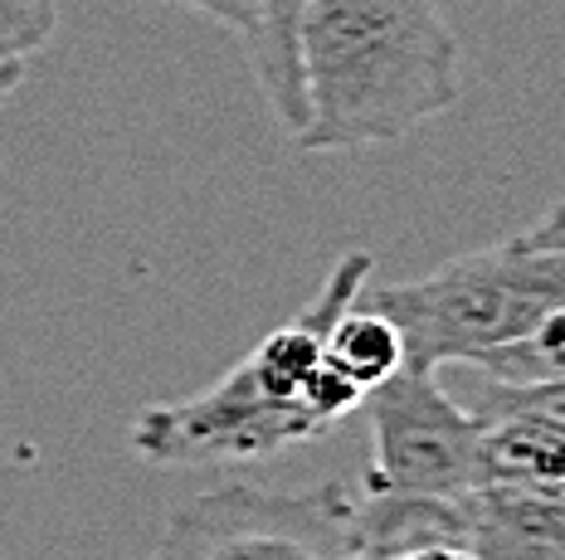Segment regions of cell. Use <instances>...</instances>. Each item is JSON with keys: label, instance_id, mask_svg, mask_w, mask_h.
<instances>
[{"label": "cell", "instance_id": "1", "mask_svg": "<svg viewBox=\"0 0 565 560\" xmlns=\"http://www.w3.org/2000/svg\"><path fill=\"white\" fill-rule=\"evenodd\" d=\"M302 151H366L415 137L458 103V34L439 0H317L298 34Z\"/></svg>", "mask_w": 565, "mask_h": 560}, {"label": "cell", "instance_id": "2", "mask_svg": "<svg viewBox=\"0 0 565 560\" xmlns=\"http://www.w3.org/2000/svg\"><path fill=\"white\" fill-rule=\"evenodd\" d=\"M371 254H347L327 273L322 293L292 322L274 326L230 376L185 400L147 405L132 424V453L157 469H210V463H258L292 443L322 439L327 429L308 410V380L322 366L327 332L351 302L366 298Z\"/></svg>", "mask_w": 565, "mask_h": 560}, {"label": "cell", "instance_id": "3", "mask_svg": "<svg viewBox=\"0 0 565 560\" xmlns=\"http://www.w3.org/2000/svg\"><path fill=\"white\" fill-rule=\"evenodd\" d=\"M366 302L395 322L405 366H478L565 308V249H541L526 235H512L449 259L429 278L381 288Z\"/></svg>", "mask_w": 565, "mask_h": 560}, {"label": "cell", "instance_id": "4", "mask_svg": "<svg viewBox=\"0 0 565 560\" xmlns=\"http://www.w3.org/2000/svg\"><path fill=\"white\" fill-rule=\"evenodd\" d=\"M351 493L337 483L274 493L230 483L167 517L151 560H351Z\"/></svg>", "mask_w": 565, "mask_h": 560}, {"label": "cell", "instance_id": "5", "mask_svg": "<svg viewBox=\"0 0 565 560\" xmlns=\"http://www.w3.org/2000/svg\"><path fill=\"white\" fill-rule=\"evenodd\" d=\"M371 419V463L361 493H434L463 497L478 487L482 424L439 370L405 366L361 400Z\"/></svg>", "mask_w": 565, "mask_h": 560}, {"label": "cell", "instance_id": "6", "mask_svg": "<svg viewBox=\"0 0 565 560\" xmlns=\"http://www.w3.org/2000/svg\"><path fill=\"white\" fill-rule=\"evenodd\" d=\"M478 487L565 502V419L526 405H478Z\"/></svg>", "mask_w": 565, "mask_h": 560}, {"label": "cell", "instance_id": "7", "mask_svg": "<svg viewBox=\"0 0 565 560\" xmlns=\"http://www.w3.org/2000/svg\"><path fill=\"white\" fill-rule=\"evenodd\" d=\"M351 560H399L434 546L468 551L463 497L434 493H351Z\"/></svg>", "mask_w": 565, "mask_h": 560}, {"label": "cell", "instance_id": "8", "mask_svg": "<svg viewBox=\"0 0 565 560\" xmlns=\"http://www.w3.org/2000/svg\"><path fill=\"white\" fill-rule=\"evenodd\" d=\"M463 507L473 560H565V502L473 487Z\"/></svg>", "mask_w": 565, "mask_h": 560}, {"label": "cell", "instance_id": "9", "mask_svg": "<svg viewBox=\"0 0 565 560\" xmlns=\"http://www.w3.org/2000/svg\"><path fill=\"white\" fill-rule=\"evenodd\" d=\"M312 6L317 0H249V25H244L254 78L288 137H298L302 118H308V108H302L298 34H302V20L312 15Z\"/></svg>", "mask_w": 565, "mask_h": 560}, {"label": "cell", "instance_id": "10", "mask_svg": "<svg viewBox=\"0 0 565 560\" xmlns=\"http://www.w3.org/2000/svg\"><path fill=\"white\" fill-rule=\"evenodd\" d=\"M327 360H332L337 376H347L361 395H371L405 370V342H399L395 322L361 298L327 332Z\"/></svg>", "mask_w": 565, "mask_h": 560}, {"label": "cell", "instance_id": "11", "mask_svg": "<svg viewBox=\"0 0 565 560\" xmlns=\"http://www.w3.org/2000/svg\"><path fill=\"white\" fill-rule=\"evenodd\" d=\"M463 370H478L482 380L508 385V390L565 385V308L551 312L532 336H522L508 352H492V356H482L478 366H463Z\"/></svg>", "mask_w": 565, "mask_h": 560}, {"label": "cell", "instance_id": "12", "mask_svg": "<svg viewBox=\"0 0 565 560\" xmlns=\"http://www.w3.org/2000/svg\"><path fill=\"white\" fill-rule=\"evenodd\" d=\"M58 0H0V64H25L54 40Z\"/></svg>", "mask_w": 565, "mask_h": 560}, {"label": "cell", "instance_id": "13", "mask_svg": "<svg viewBox=\"0 0 565 560\" xmlns=\"http://www.w3.org/2000/svg\"><path fill=\"white\" fill-rule=\"evenodd\" d=\"M463 370V366H458ZM468 410L478 405H526V410H546V414H561L565 419V385H532V390H508V385H492L482 380L478 370H468Z\"/></svg>", "mask_w": 565, "mask_h": 560}, {"label": "cell", "instance_id": "14", "mask_svg": "<svg viewBox=\"0 0 565 560\" xmlns=\"http://www.w3.org/2000/svg\"><path fill=\"white\" fill-rule=\"evenodd\" d=\"M171 6L200 10V15H210L215 25L239 30V34H244V25H249V0H171Z\"/></svg>", "mask_w": 565, "mask_h": 560}, {"label": "cell", "instance_id": "15", "mask_svg": "<svg viewBox=\"0 0 565 560\" xmlns=\"http://www.w3.org/2000/svg\"><path fill=\"white\" fill-rule=\"evenodd\" d=\"M522 235L532 239V244H541V249H565V205L546 209V215H541L536 225H526Z\"/></svg>", "mask_w": 565, "mask_h": 560}, {"label": "cell", "instance_id": "16", "mask_svg": "<svg viewBox=\"0 0 565 560\" xmlns=\"http://www.w3.org/2000/svg\"><path fill=\"white\" fill-rule=\"evenodd\" d=\"M25 68H30V64H0V108L10 103V93L25 84Z\"/></svg>", "mask_w": 565, "mask_h": 560}, {"label": "cell", "instance_id": "17", "mask_svg": "<svg viewBox=\"0 0 565 560\" xmlns=\"http://www.w3.org/2000/svg\"><path fill=\"white\" fill-rule=\"evenodd\" d=\"M399 560H473V556L454 551V546H434V551H415V556H399Z\"/></svg>", "mask_w": 565, "mask_h": 560}]
</instances>
